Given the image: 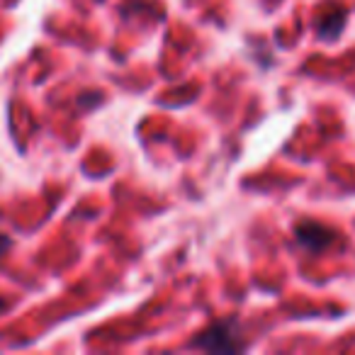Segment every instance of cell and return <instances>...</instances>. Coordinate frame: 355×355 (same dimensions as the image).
I'll list each match as a JSON object with an SVG mask.
<instances>
[{"label": "cell", "mask_w": 355, "mask_h": 355, "mask_svg": "<svg viewBox=\"0 0 355 355\" xmlns=\"http://www.w3.org/2000/svg\"><path fill=\"white\" fill-rule=\"evenodd\" d=\"M12 248V239L10 236H6V234H0V258L6 256L8 251Z\"/></svg>", "instance_id": "obj_4"}, {"label": "cell", "mask_w": 355, "mask_h": 355, "mask_svg": "<svg viewBox=\"0 0 355 355\" xmlns=\"http://www.w3.org/2000/svg\"><path fill=\"white\" fill-rule=\"evenodd\" d=\"M336 239H338L336 229L326 227V224H321V222H311V219H304V222H300L295 227L297 246L304 248V251L311 253V256L329 251V248L336 243Z\"/></svg>", "instance_id": "obj_2"}, {"label": "cell", "mask_w": 355, "mask_h": 355, "mask_svg": "<svg viewBox=\"0 0 355 355\" xmlns=\"http://www.w3.org/2000/svg\"><path fill=\"white\" fill-rule=\"evenodd\" d=\"M190 345L198 350H207V353H241V350H246V340L239 331L236 319L214 321L205 331H200Z\"/></svg>", "instance_id": "obj_1"}, {"label": "cell", "mask_w": 355, "mask_h": 355, "mask_svg": "<svg viewBox=\"0 0 355 355\" xmlns=\"http://www.w3.org/2000/svg\"><path fill=\"white\" fill-rule=\"evenodd\" d=\"M345 25H348V8L343 6H329L319 17H316V37L326 44L336 42L343 35Z\"/></svg>", "instance_id": "obj_3"}, {"label": "cell", "mask_w": 355, "mask_h": 355, "mask_svg": "<svg viewBox=\"0 0 355 355\" xmlns=\"http://www.w3.org/2000/svg\"><path fill=\"white\" fill-rule=\"evenodd\" d=\"M3 309H8V302L6 300H0V311H3Z\"/></svg>", "instance_id": "obj_5"}]
</instances>
